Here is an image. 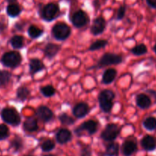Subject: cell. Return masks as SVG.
Instances as JSON below:
<instances>
[{
    "label": "cell",
    "instance_id": "9c48e42d",
    "mask_svg": "<svg viewBox=\"0 0 156 156\" xmlns=\"http://www.w3.org/2000/svg\"><path fill=\"white\" fill-rule=\"evenodd\" d=\"M98 130V124L96 121L90 119V120L86 121V122H83L81 125L76 129H75L74 133H76V136H82V133L84 131L87 132L89 135H94Z\"/></svg>",
    "mask_w": 156,
    "mask_h": 156
},
{
    "label": "cell",
    "instance_id": "603a6c76",
    "mask_svg": "<svg viewBox=\"0 0 156 156\" xmlns=\"http://www.w3.org/2000/svg\"><path fill=\"white\" fill-rule=\"evenodd\" d=\"M10 43L13 48L21 49L24 46V38L21 35H14L10 40Z\"/></svg>",
    "mask_w": 156,
    "mask_h": 156
},
{
    "label": "cell",
    "instance_id": "30bf717a",
    "mask_svg": "<svg viewBox=\"0 0 156 156\" xmlns=\"http://www.w3.org/2000/svg\"><path fill=\"white\" fill-rule=\"evenodd\" d=\"M35 115L39 120L43 122H48L54 118V113L50 108L46 106H40L35 112Z\"/></svg>",
    "mask_w": 156,
    "mask_h": 156
},
{
    "label": "cell",
    "instance_id": "b9f144b4",
    "mask_svg": "<svg viewBox=\"0 0 156 156\" xmlns=\"http://www.w3.org/2000/svg\"><path fill=\"white\" fill-rule=\"evenodd\" d=\"M43 156H55V155H54V154H44V155H43Z\"/></svg>",
    "mask_w": 156,
    "mask_h": 156
},
{
    "label": "cell",
    "instance_id": "4316f807",
    "mask_svg": "<svg viewBox=\"0 0 156 156\" xmlns=\"http://www.w3.org/2000/svg\"><path fill=\"white\" fill-rule=\"evenodd\" d=\"M108 44V41L106 40H103V39H99L97 41H94V43L90 44L89 48V50L91 51H94L100 50V49L106 47Z\"/></svg>",
    "mask_w": 156,
    "mask_h": 156
},
{
    "label": "cell",
    "instance_id": "e0dca14e",
    "mask_svg": "<svg viewBox=\"0 0 156 156\" xmlns=\"http://www.w3.org/2000/svg\"><path fill=\"white\" fill-rule=\"evenodd\" d=\"M60 50H61V46L60 45L54 44V43H48V44H46L45 48H44V55L48 59H52L56 56Z\"/></svg>",
    "mask_w": 156,
    "mask_h": 156
},
{
    "label": "cell",
    "instance_id": "4dcf8cb0",
    "mask_svg": "<svg viewBox=\"0 0 156 156\" xmlns=\"http://www.w3.org/2000/svg\"><path fill=\"white\" fill-rule=\"evenodd\" d=\"M40 91H41V94L45 97H52V96L55 95V92H56L55 88L52 86H51V85L42 87L40 88Z\"/></svg>",
    "mask_w": 156,
    "mask_h": 156
},
{
    "label": "cell",
    "instance_id": "cb8c5ba5",
    "mask_svg": "<svg viewBox=\"0 0 156 156\" xmlns=\"http://www.w3.org/2000/svg\"><path fill=\"white\" fill-rule=\"evenodd\" d=\"M143 126L148 131H154L156 129V118L149 116L143 121Z\"/></svg>",
    "mask_w": 156,
    "mask_h": 156
},
{
    "label": "cell",
    "instance_id": "ffe728a7",
    "mask_svg": "<svg viewBox=\"0 0 156 156\" xmlns=\"http://www.w3.org/2000/svg\"><path fill=\"white\" fill-rule=\"evenodd\" d=\"M24 129L26 132L29 133H33V132L37 131L38 129V124H37V120L34 117H30L28 118L25 121L23 124Z\"/></svg>",
    "mask_w": 156,
    "mask_h": 156
},
{
    "label": "cell",
    "instance_id": "8fae6325",
    "mask_svg": "<svg viewBox=\"0 0 156 156\" xmlns=\"http://www.w3.org/2000/svg\"><path fill=\"white\" fill-rule=\"evenodd\" d=\"M122 153L124 156H131L137 150V142L134 139H128L122 143Z\"/></svg>",
    "mask_w": 156,
    "mask_h": 156
},
{
    "label": "cell",
    "instance_id": "60d3db41",
    "mask_svg": "<svg viewBox=\"0 0 156 156\" xmlns=\"http://www.w3.org/2000/svg\"><path fill=\"white\" fill-rule=\"evenodd\" d=\"M153 51H154V53L156 54V44H154V47H153Z\"/></svg>",
    "mask_w": 156,
    "mask_h": 156
},
{
    "label": "cell",
    "instance_id": "f546056e",
    "mask_svg": "<svg viewBox=\"0 0 156 156\" xmlns=\"http://www.w3.org/2000/svg\"><path fill=\"white\" fill-rule=\"evenodd\" d=\"M58 119H59L60 122H61V124L65 126L73 125V124L75 122V120L73 119V118H72V116L69 115L68 114L65 113V112L61 113V115H59V117H58Z\"/></svg>",
    "mask_w": 156,
    "mask_h": 156
},
{
    "label": "cell",
    "instance_id": "4fadbf2b",
    "mask_svg": "<svg viewBox=\"0 0 156 156\" xmlns=\"http://www.w3.org/2000/svg\"><path fill=\"white\" fill-rule=\"evenodd\" d=\"M89 112L90 106H88L87 103H83V102L75 105L74 107L73 108V110H72L73 115L78 119H81V118L85 117L89 113Z\"/></svg>",
    "mask_w": 156,
    "mask_h": 156
},
{
    "label": "cell",
    "instance_id": "74e56055",
    "mask_svg": "<svg viewBox=\"0 0 156 156\" xmlns=\"http://www.w3.org/2000/svg\"><path fill=\"white\" fill-rule=\"evenodd\" d=\"M94 5L96 9H99V7H100V2H99V0H94Z\"/></svg>",
    "mask_w": 156,
    "mask_h": 156
},
{
    "label": "cell",
    "instance_id": "484cf974",
    "mask_svg": "<svg viewBox=\"0 0 156 156\" xmlns=\"http://www.w3.org/2000/svg\"><path fill=\"white\" fill-rule=\"evenodd\" d=\"M28 35L31 37V38H37V37H41L44 33V31L41 28H39L38 27L35 26V25H31L29 26L28 29Z\"/></svg>",
    "mask_w": 156,
    "mask_h": 156
},
{
    "label": "cell",
    "instance_id": "5b68a950",
    "mask_svg": "<svg viewBox=\"0 0 156 156\" xmlns=\"http://www.w3.org/2000/svg\"><path fill=\"white\" fill-rule=\"evenodd\" d=\"M22 56L20 53L18 51H9L6 52L2 57V64L7 67L10 68H16L18 66L20 65L22 63Z\"/></svg>",
    "mask_w": 156,
    "mask_h": 156
},
{
    "label": "cell",
    "instance_id": "9a60e30c",
    "mask_svg": "<svg viewBox=\"0 0 156 156\" xmlns=\"http://www.w3.org/2000/svg\"><path fill=\"white\" fill-rule=\"evenodd\" d=\"M71 139L72 133L67 129H61L56 133L57 142L59 144H61V145L67 143V142L71 140Z\"/></svg>",
    "mask_w": 156,
    "mask_h": 156
},
{
    "label": "cell",
    "instance_id": "f35d334b",
    "mask_svg": "<svg viewBox=\"0 0 156 156\" xmlns=\"http://www.w3.org/2000/svg\"><path fill=\"white\" fill-rule=\"evenodd\" d=\"M147 92H148V94H151V95L152 94L153 97H154V98L156 99V92H155V91L153 90H147Z\"/></svg>",
    "mask_w": 156,
    "mask_h": 156
},
{
    "label": "cell",
    "instance_id": "277c9868",
    "mask_svg": "<svg viewBox=\"0 0 156 156\" xmlns=\"http://www.w3.org/2000/svg\"><path fill=\"white\" fill-rule=\"evenodd\" d=\"M60 12L58 4L50 2L42 7L40 12V16L43 20L46 22H51L57 18Z\"/></svg>",
    "mask_w": 156,
    "mask_h": 156
},
{
    "label": "cell",
    "instance_id": "2e32d148",
    "mask_svg": "<svg viewBox=\"0 0 156 156\" xmlns=\"http://www.w3.org/2000/svg\"><path fill=\"white\" fill-rule=\"evenodd\" d=\"M136 105L142 109H147L151 106V100L149 96L145 94H138L136 99Z\"/></svg>",
    "mask_w": 156,
    "mask_h": 156
},
{
    "label": "cell",
    "instance_id": "836d02e7",
    "mask_svg": "<svg viewBox=\"0 0 156 156\" xmlns=\"http://www.w3.org/2000/svg\"><path fill=\"white\" fill-rule=\"evenodd\" d=\"M9 136V129L4 124L0 125V140L7 139Z\"/></svg>",
    "mask_w": 156,
    "mask_h": 156
},
{
    "label": "cell",
    "instance_id": "8d00e7d4",
    "mask_svg": "<svg viewBox=\"0 0 156 156\" xmlns=\"http://www.w3.org/2000/svg\"><path fill=\"white\" fill-rule=\"evenodd\" d=\"M146 1L147 5L151 9H156V0H145Z\"/></svg>",
    "mask_w": 156,
    "mask_h": 156
},
{
    "label": "cell",
    "instance_id": "ac0fdd59",
    "mask_svg": "<svg viewBox=\"0 0 156 156\" xmlns=\"http://www.w3.org/2000/svg\"><path fill=\"white\" fill-rule=\"evenodd\" d=\"M117 75V70L114 68H109L105 70L102 77V83L103 84H110L115 80Z\"/></svg>",
    "mask_w": 156,
    "mask_h": 156
},
{
    "label": "cell",
    "instance_id": "e575fe53",
    "mask_svg": "<svg viewBox=\"0 0 156 156\" xmlns=\"http://www.w3.org/2000/svg\"><path fill=\"white\" fill-rule=\"evenodd\" d=\"M80 156H91L92 155V151L91 148L89 145H84L82 147L80 153Z\"/></svg>",
    "mask_w": 156,
    "mask_h": 156
},
{
    "label": "cell",
    "instance_id": "52a82bcc",
    "mask_svg": "<svg viewBox=\"0 0 156 156\" xmlns=\"http://www.w3.org/2000/svg\"><path fill=\"white\" fill-rule=\"evenodd\" d=\"M122 62V58L120 55H115L113 53H106L100 58L99 60L97 67L102 68V67H106L109 65H116Z\"/></svg>",
    "mask_w": 156,
    "mask_h": 156
},
{
    "label": "cell",
    "instance_id": "44dd1931",
    "mask_svg": "<svg viewBox=\"0 0 156 156\" xmlns=\"http://www.w3.org/2000/svg\"><path fill=\"white\" fill-rule=\"evenodd\" d=\"M119 145L117 142H112L106 148V156H119Z\"/></svg>",
    "mask_w": 156,
    "mask_h": 156
},
{
    "label": "cell",
    "instance_id": "d6a6232c",
    "mask_svg": "<svg viewBox=\"0 0 156 156\" xmlns=\"http://www.w3.org/2000/svg\"><path fill=\"white\" fill-rule=\"evenodd\" d=\"M23 146V141L22 139L19 136H16L11 142V147L14 148L15 151H19V150L22 149Z\"/></svg>",
    "mask_w": 156,
    "mask_h": 156
},
{
    "label": "cell",
    "instance_id": "d4e9b609",
    "mask_svg": "<svg viewBox=\"0 0 156 156\" xmlns=\"http://www.w3.org/2000/svg\"><path fill=\"white\" fill-rule=\"evenodd\" d=\"M30 95V90L26 87L22 86L18 88L17 93H16V97L20 101H25L28 96Z\"/></svg>",
    "mask_w": 156,
    "mask_h": 156
},
{
    "label": "cell",
    "instance_id": "1f68e13d",
    "mask_svg": "<svg viewBox=\"0 0 156 156\" xmlns=\"http://www.w3.org/2000/svg\"><path fill=\"white\" fill-rule=\"evenodd\" d=\"M41 150L43 151H51L55 148V143L53 140L51 139H48V140H45L41 145Z\"/></svg>",
    "mask_w": 156,
    "mask_h": 156
},
{
    "label": "cell",
    "instance_id": "d590c367",
    "mask_svg": "<svg viewBox=\"0 0 156 156\" xmlns=\"http://www.w3.org/2000/svg\"><path fill=\"white\" fill-rule=\"evenodd\" d=\"M126 6H124V5H121V6L119 7L116 15L117 20H122V19H123L126 14Z\"/></svg>",
    "mask_w": 156,
    "mask_h": 156
},
{
    "label": "cell",
    "instance_id": "8992f818",
    "mask_svg": "<svg viewBox=\"0 0 156 156\" xmlns=\"http://www.w3.org/2000/svg\"><path fill=\"white\" fill-rule=\"evenodd\" d=\"M120 133V128L117 124L109 123L102 131L100 137L106 142H113Z\"/></svg>",
    "mask_w": 156,
    "mask_h": 156
},
{
    "label": "cell",
    "instance_id": "3957f363",
    "mask_svg": "<svg viewBox=\"0 0 156 156\" xmlns=\"http://www.w3.org/2000/svg\"><path fill=\"white\" fill-rule=\"evenodd\" d=\"M2 120L9 125L16 126L21 122V116L15 108H5L1 112Z\"/></svg>",
    "mask_w": 156,
    "mask_h": 156
},
{
    "label": "cell",
    "instance_id": "7402d4cb",
    "mask_svg": "<svg viewBox=\"0 0 156 156\" xmlns=\"http://www.w3.org/2000/svg\"><path fill=\"white\" fill-rule=\"evenodd\" d=\"M6 12L9 16L12 18H16L20 15L22 9L18 4L11 3L7 6Z\"/></svg>",
    "mask_w": 156,
    "mask_h": 156
},
{
    "label": "cell",
    "instance_id": "7c38bea8",
    "mask_svg": "<svg viewBox=\"0 0 156 156\" xmlns=\"http://www.w3.org/2000/svg\"><path fill=\"white\" fill-rule=\"evenodd\" d=\"M106 28V21L102 16L96 18L90 27V31L94 35H99L104 31Z\"/></svg>",
    "mask_w": 156,
    "mask_h": 156
},
{
    "label": "cell",
    "instance_id": "ba28073f",
    "mask_svg": "<svg viewBox=\"0 0 156 156\" xmlns=\"http://www.w3.org/2000/svg\"><path fill=\"white\" fill-rule=\"evenodd\" d=\"M70 21L73 26L77 28H81L89 23L90 19L87 14L84 11L79 9L73 13Z\"/></svg>",
    "mask_w": 156,
    "mask_h": 156
},
{
    "label": "cell",
    "instance_id": "f1b7e54d",
    "mask_svg": "<svg viewBox=\"0 0 156 156\" xmlns=\"http://www.w3.org/2000/svg\"><path fill=\"white\" fill-rule=\"evenodd\" d=\"M12 74L6 70H0V87L5 86L10 81Z\"/></svg>",
    "mask_w": 156,
    "mask_h": 156
},
{
    "label": "cell",
    "instance_id": "5bb4252c",
    "mask_svg": "<svg viewBox=\"0 0 156 156\" xmlns=\"http://www.w3.org/2000/svg\"><path fill=\"white\" fill-rule=\"evenodd\" d=\"M141 145L145 151H154L156 148V139L154 136L146 135L141 140Z\"/></svg>",
    "mask_w": 156,
    "mask_h": 156
},
{
    "label": "cell",
    "instance_id": "7bdbcfd3",
    "mask_svg": "<svg viewBox=\"0 0 156 156\" xmlns=\"http://www.w3.org/2000/svg\"><path fill=\"white\" fill-rule=\"evenodd\" d=\"M26 156H31V155H26Z\"/></svg>",
    "mask_w": 156,
    "mask_h": 156
},
{
    "label": "cell",
    "instance_id": "d6986e66",
    "mask_svg": "<svg viewBox=\"0 0 156 156\" xmlns=\"http://www.w3.org/2000/svg\"><path fill=\"white\" fill-rule=\"evenodd\" d=\"M44 69V64L41 60L37 58H31L29 61V71L31 74H35Z\"/></svg>",
    "mask_w": 156,
    "mask_h": 156
},
{
    "label": "cell",
    "instance_id": "ab89813d",
    "mask_svg": "<svg viewBox=\"0 0 156 156\" xmlns=\"http://www.w3.org/2000/svg\"><path fill=\"white\" fill-rule=\"evenodd\" d=\"M5 1H6V2H9V3L11 4V3H14V2H16L17 0H5Z\"/></svg>",
    "mask_w": 156,
    "mask_h": 156
},
{
    "label": "cell",
    "instance_id": "6da1fadb",
    "mask_svg": "<svg viewBox=\"0 0 156 156\" xmlns=\"http://www.w3.org/2000/svg\"><path fill=\"white\" fill-rule=\"evenodd\" d=\"M115 95L114 92L111 90H104L100 93L98 96L99 104L100 109L105 113H109L112 110L113 106V100L115 99Z\"/></svg>",
    "mask_w": 156,
    "mask_h": 156
},
{
    "label": "cell",
    "instance_id": "7a4b0ae2",
    "mask_svg": "<svg viewBox=\"0 0 156 156\" xmlns=\"http://www.w3.org/2000/svg\"><path fill=\"white\" fill-rule=\"evenodd\" d=\"M71 33V29L67 24L64 22H58L51 29V34L58 41H65Z\"/></svg>",
    "mask_w": 156,
    "mask_h": 156
},
{
    "label": "cell",
    "instance_id": "83f0119b",
    "mask_svg": "<svg viewBox=\"0 0 156 156\" xmlns=\"http://www.w3.org/2000/svg\"><path fill=\"white\" fill-rule=\"evenodd\" d=\"M131 52L133 55H136V56H142V55H145L148 52V48H147L145 44H139L135 46L131 50Z\"/></svg>",
    "mask_w": 156,
    "mask_h": 156
}]
</instances>
